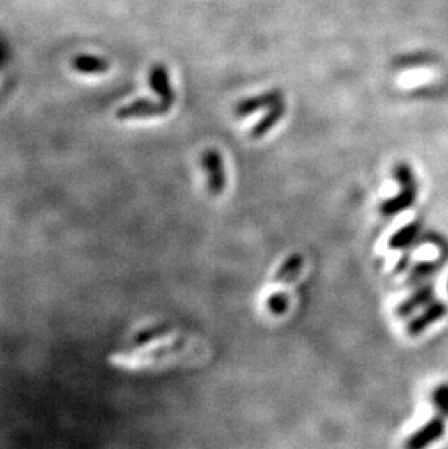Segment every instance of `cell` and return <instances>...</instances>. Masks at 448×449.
<instances>
[{
	"instance_id": "obj_1",
	"label": "cell",
	"mask_w": 448,
	"mask_h": 449,
	"mask_svg": "<svg viewBox=\"0 0 448 449\" xmlns=\"http://www.w3.org/2000/svg\"><path fill=\"white\" fill-rule=\"evenodd\" d=\"M445 419L437 414L435 418L428 420L424 426L413 432L405 442V449H426L428 446L438 442L445 435Z\"/></svg>"
},
{
	"instance_id": "obj_2",
	"label": "cell",
	"mask_w": 448,
	"mask_h": 449,
	"mask_svg": "<svg viewBox=\"0 0 448 449\" xmlns=\"http://www.w3.org/2000/svg\"><path fill=\"white\" fill-rule=\"evenodd\" d=\"M201 164L207 175L208 191L213 195H220L227 184V176L224 172V162L222 155L215 148H208L201 156Z\"/></svg>"
},
{
	"instance_id": "obj_3",
	"label": "cell",
	"mask_w": 448,
	"mask_h": 449,
	"mask_svg": "<svg viewBox=\"0 0 448 449\" xmlns=\"http://www.w3.org/2000/svg\"><path fill=\"white\" fill-rule=\"evenodd\" d=\"M171 108L162 101H150V99H137L117 111L118 120H137V118H155L168 113Z\"/></svg>"
},
{
	"instance_id": "obj_4",
	"label": "cell",
	"mask_w": 448,
	"mask_h": 449,
	"mask_svg": "<svg viewBox=\"0 0 448 449\" xmlns=\"http://www.w3.org/2000/svg\"><path fill=\"white\" fill-rule=\"evenodd\" d=\"M448 314V304L444 301H433L426 306V308L419 313L417 317H413L408 326L406 331L410 338L419 336L426 329H429Z\"/></svg>"
},
{
	"instance_id": "obj_5",
	"label": "cell",
	"mask_w": 448,
	"mask_h": 449,
	"mask_svg": "<svg viewBox=\"0 0 448 449\" xmlns=\"http://www.w3.org/2000/svg\"><path fill=\"white\" fill-rule=\"evenodd\" d=\"M399 187V194L386 199V201L380 205V212L383 217H394V215L409 210L415 204V201H417V182H415V184H405Z\"/></svg>"
},
{
	"instance_id": "obj_6",
	"label": "cell",
	"mask_w": 448,
	"mask_h": 449,
	"mask_svg": "<svg viewBox=\"0 0 448 449\" xmlns=\"http://www.w3.org/2000/svg\"><path fill=\"white\" fill-rule=\"evenodd\" d=\"M283 101H284L283 92L278 90V89L268 90L265 93L243 99V101H240L236 105L235 113H236V116H239V118H245V116L252 115L261 109H270L274 105L283 102Z\"/></svg>"
},
{
	"instance_id": "obj_7",
	"label": "cell",
	"mask_w": 448,
	"mask_h": 449,
	"mask_svg": "<svg viewBox=\"0 0 448 449\" xmlns=\"http://www.w3.org/2000/svg\"><path fill=\"white\" fill-rule=\"evenodd\" d=\"M435 288L433 284H426L419 287L413 294H410L405 301L396 307V315L399 319H406L421 307H425L434 301Z\"/></svg>"
},
{
	"instance_id": "obj_8",
	"label": "cell",
	"mask_w": 448,
	"mask_h": 449,
	"mask_svg": "<svg viewBox=\"0 0 448 449\" xmlns=\"http://www.w3.org/2000/svg\"><path fill=\"white\" fill-rule=\"evenodd\" d=\"M150 86L153 92L159 96V101L172 108L175 102V93L171 85L168 69H166L163 64L153 65V69L150 72Z\"/></svg>"
},
{
	"instance_id": "obj_9",
	"label": "cell",
	"mask_w": 448,
	"mask_h": 449,
	"mask_svg": "<svg viewBox=\"0 0 448 449\" xmlns=\"http://www.w3.org/2000/svg\"><path fill=\"white\" fill-rule=\"evenodd\" d=\"M286 115V102H279L277 105H274L272 108L268 109V112L265 113L262 118L256 123V125L252 128L251 131V136L254 139H262L265 134H268V132L284 118Z\"/></svg>"
},
{
	"instance_id": "obj_10",
	"label": "cell",
	"mask_w": 448,
	"mask_h": 449,
	"mask_svg": "<svg viewBox=\"0 0 448 449\" xmlns=\"http://www.w3.org/2000/svg\"><path fill=\"white\" fill-rule=\"evenodd\" d=\"M419 230H421L419 223H409L401 227L396 233H393L389 240L390 249H393V251H402V249L409 247L415 240H417Z\"/></svg>"
},
{
	"instance_id": "obj_11",
	"label": "cell",
	"mask_w": 448,
	"mask_h": 449,
	"mask_svg": "<svg viewBox=\"0 0 448 449\" xmlns=\"http://www.w3.org/2000/svg\"><path fill=\"white\" fill-rule=\"evenodd\" d=\"M302 265H303V258L300 255H291L283 265L279 266V269L275 274L274 282L275 284H281V282H290L293 281L298 271L302 269Z\"/></svg>"
},
{
	"instance_id": "obj_12",
	"label": "cell",
	"mask_w": 448,
	"mask_h": 449,
	"mask_svg": "<svg viewBox=\"0 0 448 449\" xmlns=\"http://www.w3.org/2000/svg\"><path fill=\"white\" fill-rule=\"evenodd\" d=\"M445 259L441 260H429V262H419L418 265H415V268L410 272L409 282L410 284H417V282H421L425 278H429L431 275L437 274L441 268Z\"/></svg>"
},
{
	"instance_id": "obj_13",
	"label": "cell",
	"mask_w": 448,
	"mask_h": 449,
	"mask_svg": "<svg viewBox=\"0 0 448 449\" xmlns=\"http://www.w3.org/2000/svg\"><path fill=\"white\" fill-rule=\"evenodd\" d=\"M75 69L82 73H105L108 70V63L102 58L80 56L73 61Z\"/></svg>"
},
{
	"instance_id": "obj_14",
	"label": "cell",
	"mask_w": 448,
	"mask_h": 449,
	"mask_svg": "<svg viewBox=\"0 0 448 449\" xmlns=\"http://www.w3.org/2000/svg\"><path fill=\"white\" fill-rule=\"evenodd\" d=\"M433 406L444 419H448V382L440 384L433 391Z\"/></svg>"
},
{
	"instance_id": "obj_15",
	"label": "cell",
	"mask_w": 448,
	"mask_h": 449,
	"mask_svg": "<svg viewBox=\"0 0 448 449\" xmlns=\"http://www.w3.org/2000/svg\"><path fill=\"white\" fill-rule=\"evenodd\" d=\"M267 307L271 314H275V315L284 314L288 308V297L284 292H275L268 297Z\"/></svg>"
},
{
	"instance_id": "obj_16",
	"label": "cell",
	"mask_w": 448,
	"mask_h": 449,
	"mask_svg": "<svg viewBox=\"0 0 448 449\" xmlns=\"http://www.w3.org/2000/svg\"><path fill=\"white\" fill-rule=\"evenodd\" d=\"M447 292H448V281H447Z\"/></svg>"
}]
</instances>
